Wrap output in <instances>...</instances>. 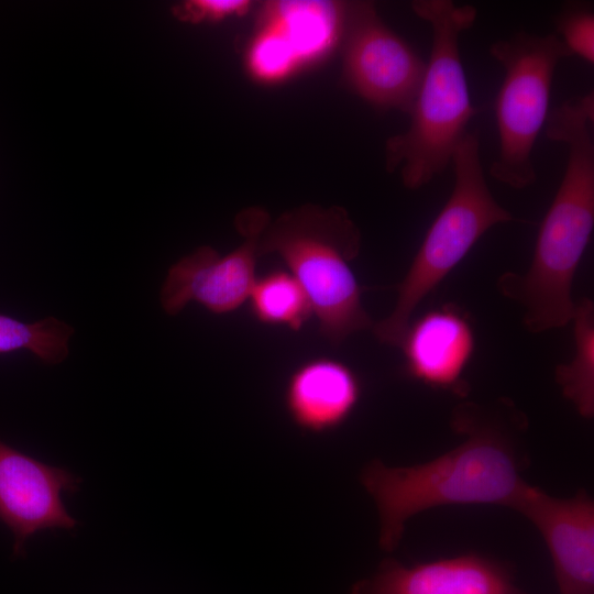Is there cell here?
<instances>
[{
	"instance_id": "obj_1",
	"label": "cell",
	"mask_w": 594,
	"mask_h": 594,
	"mask_svg": "<svg viewBox=\"0 0 594 594\" xmlns=\"http://www.w3.org/2000/svg\"><path fill=\"white\" fill-rule=\"evenodd\" d=\"M450 426L463 440L428 462L389 466L375 459L363 468L360 481L375 503L384 551L397 548L407 521L419 513L447 505L515 510L528 486V419L510 399L460 403Z\"/></svg>"
},
{
	"instance_id": "obj_2",
	"label": "cell",
	"mask_w": 594,
	"mask_h": 594,
	"mask_svg": "<svg viewBox=\"0 0 594 594\" xmlns=\"http://www.w3.org/2000/svg\"><path fill=\"white\" fill-rule=\"evenodd\" d=\"M594 101L573 97L549 111L546 134L566 144L565 170L539 228L526 274L507 272L497 282L504 297L524 308L534 333L566 326L575 302L572 285L594 228Z\"/></svg>"
},
{
	"instance_id": "obj_3",
	"label": "cell",
	"mask_w": 594,
	"mask_h": 594,
	"mask_svg": "<svg viewBox=\"0 0 594 594\" xmlns=\"http://www.w3.org/2000/svg\"><path fill=\"white\" fill-rule=\"evenodd\" d=\"M413 11L432 33L431 51L408 112L410 124L387 139L385 167L400 168L403 185L418 189L442 173L479 108L471 103L459 37L475 22L476 9L451 0H418Z\"/></svg>"
},
{
	"instance_id": "obj_4",
	"label": "cell",
	"mask_w": 594,
	"mask_h": 594,
	"mask_svg": "<svg viewBox=\"0 0 594 594\" xmlns=\"http://www.w3.org/2000/svg\"><path fill=\"white\" fill-rule=\"evenodd\" d=\"M360 249L358 226L337 206L288 210L268 223L260 239V255L282 257L306 292L320 333L334 346L374 324L350 266Z\"/></svg>"
},
{
	"instance_id": "obj_5",
	"label": "cell",
	"mask_w": 594,
	"mask_h": 594,
	"mask_svg": "<svg viewBox=\"0 0 594 594\" xmlns=\"http://www.w3.org/2000/svg\"><path fill=\"white\" fill-rule=\"evenodd\" d=\"M454 187L429 227L405 277L393 311L373 324L376 339L398 346L418 305L463 260L476 241L497 223L515 218L493 197L485 180L476 132H466L452 162Z\"/></svg>"
},
{
	"instance_id": "obj_6",
	"label": "cell",
	"mask_w": 594,
	"mask_h": 594,
	"mask_svg": "<svg viewBox=\"0 0 594 594\" xmlns=\"http://www.w3.org/2000/svg\"><path fill=\"white\" fill-rule=\"evenodd\" d=\"M504 67L505 76L495 102L499 152L490 175L514 189L537 180L532 148L549 113L554 70L572 56L558 34L519 32L490 48Z\"/></svg>"
},
{
	"instance_id": "obj_7",
	"label": "cell",
	"mask_w": 594,
	"mask_h": 594,
	"mask_svg": "<svg viewBox=\"0 0 594 594\" xmlns=\"http://www.w3.org/2000/svg\"><path fill=\"white\" fill-rule=\"evenodd\" d=\"M342 79L380 110L409 112L426 63L380 18L370 1L346 2L342 41Z\"/></svg>"
},
{
	"instance_id": "obj_8",
	"label": "cell",
	"mask_w": 594,
	"mask_h": 594,
	"mask_svg": "<svg viewBox=\"0 0 594 594\" xmlns=\"http://www.w3.org/2000/svg\"><path fill=\"white\" fill-rule=\"evenodd\" d=\"M235 223L243 241L233 251L221 256L210 246H200L169 268L161 290L167 315H177L189 301L226 315L248 300L256 280L260 239L270 217L264 209L253 207L239 213Z\"/></svg>"
},
{
	"instance_id": "obj_9",
	"label": "cell",
	"mask_w": 594,
	"mask_h": 594,
	"mask_svg": "<svg viewBox=\"0 0 594 594\" xmlns=\"http://www.w3.org/2000/svg\"><path fill=\"white\" fill-rule=\"evenodd\" d=\"M80 479L47 465L0 441V522L13 534V556L23 557L25 542L45 529H74L76 519L61 494L78 491Z\"/></svg>"
},
{
	"instance_id": "obj_10",
	"label": "cell",
	"mask_w": 594,
	"mask_h": 594,
	"mask_svg": "<svg viewBox=\"0 0 594 594\" xmlns=\"http://www.w3.org/2000/svg\"><path fill=\"white\" fill-rule=\"evenodd\" d=\"M516 512L540 532L559 594H594V501L581 488L566 498L528 484Z\"/></svg>"
},
{
	"instance_id": "obj_11",
	"label": "cell",
	"mask_w": 594,
	"mask_h": 594,
	"mask_svg": "<svg viewBox=\"0 0 594 594\" xmlns=\"http://www.w3.org/2000/svg\"><path fill=\"white\" fill-rule=\"evenodd\" d=\"M349 594H528L509 569L486 557L468 553L406 565L383 560L369 578L356 581Z\"/></svg>"
},
{
	"instance_id": "obj_12",
	"label": "cell",
	"mask_w": 594,
	"mask_h": 594,
	"mask_svg": "<svg viewBox=\"0 0 594 594\" xmlns=\"http://www.w3.org/2000/svg\"><path fill=\"white\" fill-rule=\"evenodd\" d=\"M398 348L409 376L460 396L468 392L462 374L474 352V331L458 309L444 306L410 322Z\"/></svg>"
},
{
	"instance_id": "obj_13",
	"label": "cell",
	"mask_w": 594,
	"mask_h": 594,
	"mask_svg": "<svg viewBox=\"0 0 594 594\" xmlns=\"http://www.w3.org/2000/svg\"><path fill=\"white\" fill-rule=\"evenodd\" d=\"M361 394L360 378L349 365L319 356L302 362L290 373L284 389V405L299 429L323 433L349 419Z\"/></svg>"
},
{
	"instance_id": "obj_14",
	"label": "cell",
	"mask_w": 594,
	"mask_h": 594,
	"mask_svg": "<svg viewBox=\"0 0 594 594\" xmlns=\"http://www.w3.org/2000/svg\"><path fill=\"white\" fill-rule=\"evenodd\" d=\"M345 14L344 1H266L257 12L256 26L276 32L301 68L322 61L340 46Z\"/></svg>"
},
{
	"instance_id": "obj_15",
	"label": "cell",
	"mask_w": 594,
	"mask_h": 594,
	"mask_svg": "<svg viewBox=\"0 0 594 594\" xmlns=\"http://www.w3.org/2000/svg\"><path fill=\"white\" fill-rule=\"evenodd\" d=\"M571 321L575 352L569 363L558 364L554 381L562 395L584 419L594 416V304L583 297L574 306Z\"/></svg>"
},
{
	"instance_id": "obj_16",
	"label": "cell",
	"mask_w": 594,
	"mask_h": 594,
	"mask_svg": "<svg viewBox=\"0 0 594 594\" xmlns=\"http://www.w3.org/2000/svg\"><path fill=\"white\" fill-rule=\"evenodd\" d=\"M248 299L258 322L293 331H299L314 314L306 292L287 271L276 270L256 278Z\"/></svg>"
},
{
	"instance_id": "obj_17",
	"label": "cell",
	"mask_w": 594,
	"mask_h": 594,
	"mask_svg": "<svg viewBox=\"0 0 594 594\" xmlns=\"http://www.w3.org/2000/svg\"><path fill=\"white\" fill-rule=\"evenodd\" d=\"M74 329L48 317L28 323L0 315V353L28 350L46 364H57L68 354V340Z\"/></svg>"
},
{
	"instance_id": "obj_18",
	"label": "cell",
	"mask_w": 594,
	"mask_h": 594,
	"mask_svg": "<svg viewBox=\"0 0 594 594\" xmlns=\"http://www.w3.org/2000/svg\"><path fill=\"white\" fill-rule=\"evenodd\" d=\"M245 66L253 79L274 84L300 68L287 43L273 30L256 26L245 52Z\"/></svg>"
},
{
	"instance_id": "obj_19",
	"label": "cell",
	"mask_w": 594,
	"mask_h": 594,
	"mask_svg": "<svg viewBox=\"0 0 594 594\" xmlns=\"http://www.w3.org/2000/svg\"><path fill=\"white\" fill-rule=\"evenodd\" d=\"M558 35L572 55L594 63V14L588 8L573 6L557 20Z\"/></svg>"
},
{
	"instance_id": "obj_20",
	"label": "cell",
	"mask_w": 594,
	"mask_h": 594,
	"mask_svg": "<svg viewBox=\"0 0 594 594\" xmlns=\"http://www.w3.org/2000/svg\"><path fill=\"white\" fill-rule=\"evenodd\" d=\"M249 0H188L173 7V14L182 22H219L241 18L250 12Z\"/></svg>"
}]
</instances>
